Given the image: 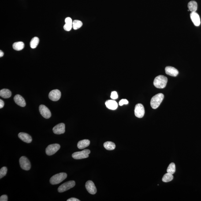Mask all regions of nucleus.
I'll return each instance as SVG.
<instances>
[{"mask_svg":"<svg viewBox=\"0 0 201 201\" xmlns=\"http://www.w3.org/2000/svg\"><path fill=\"white\" fill-rule=\"evenodd\" d=\"M11 92L10 90L6 89H3L0 91V96L3 98H10L11 96Z\"/></svg>","mask_w":201,"mask_h":201,"instance_id":"20","label":"nucleus"},{"mask_svg":"<svg viewBox=\"0 0 201 201\" xmlns=\"http://www.w3.org/2000/svg\"><path fill=\"white\" fill-rule=\"evenodd\" d=\"M90 143V141L87 139H84V140L79 141L78 143V147L79 149L82 150L89 146Z\"/></svg>","mask_w":201,"mask_h":201,"instance_id":"19","label":"nucleus"},{"mask_svg":"<svg viewBox=\"0 0 201 201\" xmlns=\"http://www.w3.org/2000/svg\"><path fill=\"white\" fill-rule=\"evenodd\" d=\"M145 111L144 106L141 104H138L135 106V114L136 117L142 118L144 116Z\"/></svg>","mask_w":201,"mask_h":201,"instance_id":"8","label":"nucleus"},{"mask_svg":"<svg viewBox=\"0 0 201 201\" xmlns=\"http://www.w3.org/2000/svg\"><path fill=\"white\" fill-rule=\"evenodd\" d=\"M86 189L90 194L95 195L96 193L97 190L94 183L91 181H88L85 184Z\"/></svg>","mask_w":201,"mask_h":201,"instance_id":"11","label":"nucleus"},{"mask_svg":"<svg viewBox=\"0 0 201 201\" xmlns=\"http://www.w3.org/2000/svg\"><path fill=\"white\" fill-rule=\"evenodd\" d=\"M83 25V23L81 21L78 20H75L73 22L72 28H73L74 30H78Z\"/></svg>","mask_w":201,"mask_h":201,"instance_id":"26","label":"nucleus"},{"mask_svg":"<svg viewBox=\"0 0 201 201\" xmlns=\"http://www.w3.org/2000/svg\"><path fill=\"white\" fill-rule=\"evenodd\" d=\"M39 111L42 116L44 118L48 119L51 116V113L47 106L41 105L39 106Z\"/></svg>","mask_w":201,"mask_h":201,"instance_id":"9","label":"nucleus"},{"mask_svg":"<svg viewBox=\"0 0 201 201\" xmlns=\"http://www.w3.org/2000/svg\"><path fill=\"white\" fill-rule=\"evenodd\" d=\"M60 147V145L56 143L49 145L46 149V154L49 156L52 155L59 150Z\"/></svg>","mask_w":201,"mask_h":201,"instance_id":"7","label":"nucleus"},{"mask_svg":"<svg viewBox=\"0 0 201 201\" xmlns=\"http://www.w3.org/2000/svg\"><path fill=\"white\" fill-rule=\"evenodd\" d=\"M65 24L63 27L65 31H69L71 30L72 28L73 21L72 19L70 17H67L65 20Z\"/></svg>","mask_w":201,"mask_h":201,"instance_id":"18","label":"nucleus"},{"mask_svg":"<svg viewBox=\"0 0 201 201\" xmlns=\"http://www.w3.org/2000/svg\"><path fill=\"white\" fill-rule=\"evenodd\" d=\"M167 81L168 79L166 76L163 75H159L154 79V85L157 88H164L166 87Z\"/></svg>","mask_w":201,"mask_h":201,"instance_id":"1","label":"nucleus"},{"mask_svg":"<svg viewBox=\"0 0 201 201\" xmlns=\"http://www.w3.org/2000/svg\"><path fill=\"white\" fill-rule=\"evenodd\" d=\"M39 43V39L37 37H35L31 39L30 46L31 48L34 49L36 48Z\"/></svg>","mask_w":201,"mask_h":201,"instance_id":"24","label":"nucleus"},{"mask_svg":"<svg viewBox=\"0 0 201 201\" xmlns=\"http://www.w3.org/2000/svg\"><path fill=\"white\" fill-rule=\"evenodd\" d=\"M8 200V196L6 195H2L0 197V201H7Z\"/></svg>","mask_w":201,"mask_h":201,"instance_id":"31","label":"nucleus"},{"mask_svg":"<svg viewBox=\"0 0 201 201\" xmlns=\"http://www.w3.org/2000/svg\"><path fill=\"white\" fill-rule=\"evenodd\" d=\"M61 91L58 90H54L49 93V97L51 100L56 102L58 101L61 98Z\"/></svg>","mask_w":201,"mask_h":201,"instance_id":"10","label":"nucleus"},{"mask_svg":"<svg viewBox=\"0 0 201 201\" xmlns=\"http://www.w3.org/2000/svg\"><path fill=\"white\" fill-rule=\"evenodd\" d=\"M18 136L20 140L25 143H30L32 142V138L28 134L25 133H19Z\"/></svg>","mask_w":201,"mask_h":201,"instance_id":"15","label":"nucleus"},{"mask_svg":"<svg viewBox=\"0 0 201 201\" xmlns=\"http://www.w3.org/2000/svg\"><path fill=\"white\" fill-rule=\"evenodd\" d=\"M167 172L173 174L176 172V165L174 163H171L169 165L167 169Z\"/></svg>","mask_w":201,"mask_h":201,"instance_id":"27","label":"nucleus"},{"mask_svg":"<svg viewBox=\"0 0 201 201\" xmlns=\"http://www.w3.org/2000/svg\"><path fill=\"white\" fill-rule=\"evenodd\" d=\"M67 201H80L79 200L75 198H71L70 199L67 200Z\"/></svg>","mask_w":201,"mask_h":201,"instance_id":"32","label":"nucleus"},{"mask_svg":"<svg viewBox=\"0 0 201 201\" xmlns=\"http://www.w3.org/2000/svg\"><path fill=\"white\" fill-rule=\"evenodd\" d=\"M190 18L193 24L196 26H199L200 24V19L199 14L196 12H191L190 14Z\"/></svg>","mask_w":201,"mask_h":201,"instance_id":"13","label":"nucleus"},{"mask_svg":"<svg viewBox=\"0 0 201 201\" xmlns=\"http://www.w3.org/2000/svg\"><path fill=\"white\" fill-rule=\"evenodd\" d=\"M106 107L111 110H115L118 107V104L114 100H109L105 103Z\"/></svg>","mask_w":201,"mask_h":201,"instance_id":"17","label":"nucleus"},{"mask_svg":"<svg viewBox=\"0 0 201 201\" xmlns=\"http://www.w3.org/2000/svg\"><path fill=\"white\" fill-rule=\"evenodd\" d=\"M104 146L106 150H114L116 148L115 144L113 142H105L104 144Z\"/></svg>","mask_w":201,"mask_h":201,"instance_id":"23","label":"nucleus"},{"mask_svg":"<svg viewBox=\"0 0 201 201\" xmlns=\"http://www.w3.org/2000/svg\"><path fill=\"white\" fill-rule=\"evenodd\" d=\"M19 162L22 169L26 171H28L30 169V162L26 157L24 156L20 157L19 160Z\"/></svg>","mask_w":201,"mask_h":201,"instance_id":"5","label":"nucleus"},{"mask_svg":"<svg viewBox=\"0 0 201 201\" xmlns=\"http://www.w3.org/2000/svg\"><path fill=\"white\" fill-rule=\"evenodd\" d=\"M164 98V94L162 93L157 94L153 97L150 101V105L152 109H155L158 108Z\"/></svg>","mask_w":201,"mask_h":201,"instance_id":"2","label":"nucleus"},{"mask_svg":"<svg viewBox=\"0 0 201 201\" xmlns=\"http://www.w3.org/2000/svg\"><path fill=\"white\" fill-rule=\"evenodd\" d=\"M65 124L63 123H61L54 126L53 128V130L54 134L61 135V134L65 133Z\"/></svg>","mask_w":201,"mask_h":201,"instance_id":"12","label":"nucleus"},{"mask_svg":"<svg viewBox=\"0 0 201 201\" xmlns=\"http://www.w3.org/2000/svg\"><path fill=\"white\" fill-rule=\"evenodd\" d=\"M173 178V174L169 173H167L164 175L162 180L164 182L167 183L171 181Z\"/></svg>","mask_w":201,"mask_h":201,"instance_id":"25","label":"nucleus"},{"mask_svg":"<svg viewBox=\"0 0 201 201\" xmlns=\"http://www.w3.org/2000/svg\"><path fill=\"white\" fill-rule=\"evenodd\" d=\"M165 73L167 75L172 76H177L178 74V71L176 68L171 66H167L165 68Z\"/></svg>","mask_w":201,"mask_h":201,"instance_id":"14","label":"nucleus"},{"mask_svg":"<svg viewBox=\"0 0 201 201\" xmlns=\"http://www.w3.org/2000/svg\"><path fill=\"white\" fill-rule=\"evenodd\" d=\"M67 177L66 173H61L56 174L51 178L50 180V183L52 185H56L59 184L65 180Z\"/></svg>","mask_w":201,"mask_h":201,"instance_id":"3","label":"nucleus"},{"mask_svg":"<svg viewBox=\"0 0 201 201\" xmlns=\"http://www.w3.org/2000/svg\"><path fill=\"white\" fill-rule=\"evenodd\" d=\"M4 55V53H3V52L1 50V51H0V57H1L3 56Z\"/></svg>","mask_w":201,"mask_h":201,"instance_id":"34","label":"nucleus"},{"mask_svg":"<svg viewBox=\"0 0 201 201\" xmlns=\"http://www.w3.org/2000/svg\"><path fill=\"white\" fill-rule=\"evenodd\" d=\"M4 106V102L2 99H0V108L2 109Z\"/></svg>","mask_w":201,"mask_h":201,"instance_id":"33","label":"nucleus"},{"mask_svg":"<svg viewBox=\"0 0 201 201\" xmlns=\"http://www.w3.org/2000/svg\"><path fill=\"white\" fill-rule=\"evenodd\" d=\"M128 100L126 99H122L119 102V105L120 106H122L124 104H128Z\"/></svg>","mask_w":201,"mask_h":201,"instance_id":"30","label":"nucleus"},{"mask_svg":"<svg viewBox=\"0 0 201 201\" xmlns=\"http://www.w3.org/2000/svg\"><path fill=\"white\" fill-rule=\"evenodd\" d=\"M111 98L113 100L117 99L118 97V94L116 91H113L111 94Z\"/></svg>","mask_w":201,"mask_h":201,"instance_id":"29","label":"nucleus"},{"mask_svg":"<svg viewBox=\"0 0 201 201\" xmlns=\"http://www.w3.org/2000/svg\"><path fill=\"white\" fill-rule=\"evenodd\" d=\"M91 151L89 150H85L82 151L77 152L72 154V157L76 159H80L88 158Z\"/></svg>","mask_w":201,"mask_h":201,"instance_id":"4","label":"nucleus"},{"mask_svg":"<svg viewBox=\"0 0 201 201\" xmlns=\"http://www.w3.org/2000/svg\"><path fill=\"white\" fill-rule=\"evenodd\" d=\"M7 171V168L6 167H3L1 168L0 170V178H2L6 176Z\"/></svg>","mask_w":201,"mask_h":201,"instance_id":"28","label":"nucleus"},{"mask_svg":"<svg viewBox=\"0 0 201 201\" xmlns=\"http://www.w3.org/2000/svg\"><path fill=\"white\" fill-rule=\"evenodd\" d=\"M24 47V43L21 42H16L13 44V48L16 51H20L22 50Z\"/></svg>","mask_w":201,"mask_h":201,"instance_id":"22","label":"nucleus"},{"mask_svg":"<svg viewBox=\"0 0 201 201\" xmlns=\"http://www.w3.org/2000/svg\"><path fill=\"white\" fill-rule=\"evenodd\" d=\"M15 102L18 106L21 107H24L26 106V102L24 98L20 95H16L14 97Z\"/></svg>","mask_w":201,"mask_h":201,"instance_id":"16","label":"nucleus"},{"mask_svg":"<svg viewBox=\"0 0 201 201\" xmlns=\"http://www.w3.org/2000/svg\"><path fill=\"white\" fill-rule=\"evenodd\" d=\"M188 7L189 10L191 12H196L197 9V3L195 1H191L188 3Z\"/></svg>","mask_w":201,"mask_h":201,"instance_id":"21","label":"nucleus"},{"mask_svg":"<svg viewBox=\"0 0 201 201\" xmlns=\"http://www.w3.org/2000/svg\"><path fill=\"white\" fill-rule=\"evenodd\" d=\"M75 185V182L73 181L66 182L60 186L58 188V191L59 193L65 192V191L73 188Z\"/></svg>","mask_w":201,"mask_h":201,"instance_id":"6","label":"nucleus"}]
</instances>
